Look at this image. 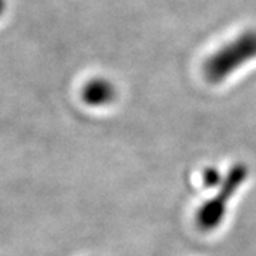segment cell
<instances>
[{
  "label": "cell",
  "mask_w": 256,
  "mask_h": 256,
  "mask_svg": "<svg viewBox=\"0 0 256 256\" xmlns=\"http://www.w3.org/2000/svg\"><path fill=\"white\" fill-rule=\"evenodd\" d=\"M254 60H256V28H250L210 53L202 64V74L210 84H220Z\"/></svg>",
  "instance_id": "6da1fadb"
},
{
  "label": "cell",
  "mask_w": 256,
  "mask_h": 256,
  "mask_svg": "<svg viewBox=\"0 0 256 256\" xmlns=\"http://www.w3.org/2000/svg\"><path fill=\"white\" fill-rule=\"evenodd\" d=\"M3 10H4V0H0V14L3 13Z\"/></svg>",
  "instance_id": "5b68a950"
},
{
  "label": "cell",
  "mask_w": 256,
  "mask_h": 256,
  "mask_svg": "<svg viewBox=\"0 0 256 256\" xmlns=\"http://www.w3.org/2000/svg\"><path fill=\"white\" fill-rule=\"evenodd\" d=\"M248 178V168L244 164H235L224 176V181L218 186V192L205 201L196 210L195 222L202 232H212L218 229L225 220L229 201L234 198L239 188Z\"/></svg>",
  "instance_id": "7a4b0ae2"
},
{
  "label": "cell",
  "mask_w": 256,
  "mask_h": 256,
  "mask_svg": "<svg viewBox=\"0 0 256 256\" xmlns=\"http://www.w3.org/2000/svg\"><path fill=\"white\" fill-rule=\"evenodd\" d=\"M117 87L106 77H92L82 86V101L94 108L107 107L117 98Z\"/></svg>",
  "instance_id": "3957f363"
},
{
  "label": "cell",
  "mask_w": 256,
  "mask_h": 256,
  "mask_svg": "<svg viewBox=\"0 0 256 256\" xmlns=\"http://www.w3.org/2000/svg\"><path fill=\"white\" fill-rule=\"evenodd\" d=\"M224 176L220 172L218 168L215 166H208L202 171V184L205 188H216L220 186L222 181H224Z\"/></svg>",
  "instance_id": "277c9868"
}]
</instances>
